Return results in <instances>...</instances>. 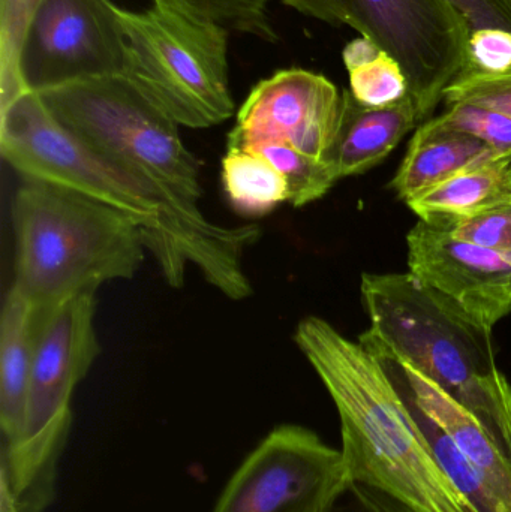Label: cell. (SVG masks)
<instances>
[{"instance_id": "cell-1", "label": "cell", "mask_w": 511, "mask_h": 512, "mask_svg": "<svg viewBox=\"0 0 511 512\" xmlns=\"http://www.w3.org/2000/svg\"><path fill=\"white\" fill-rule=\"evenodd\" d=\"M0 153L21 179L65 186L128 216L173 288L194 265L231 300L251 297L243 254L260 237L257 225L213 224L197 203L101 155L63 128L32 90L0 110Z\"/></svg>"}, {"instance_id": "cell-2", "label": "cell", "mask_w": 511, "mask_h": 512, "mask_svg": "<svg viewBox=\"0 0 511 512\" xmlns=\"http://www.w3.org/2000/svg\"><path fill=\"white\" fill-rule=\"evenodd\" d=\"M294 342L335 403L350 484L380 490L411 512H477L438 465L374 352L318 316L299 322Z\"/></svg>"}, {"instance_id": "cell-3", "label": "cell", "mask_w": 511, "mask_h": 512, "mask_svg": "<svg viewBox=\"0 0 511 512\" xmlns=\"http://www.w3.org/2000/svg\"><path fill=\"white\" fill-rule=\"evenodd\" d=\"M362 298L369 331L467 409L511 462V384L491 328L410 271L363 274Z\"/></svg>"}, {"instance_id": "cell-4", "label": "cell", "mask_w": 511, "mask_h": 512, "mask_svg": "<svg viewBox=\"0 0 511 512\" xmlns=\"http://www.w3.org/2000/svg\"><path fill=\"white\" fill-rule=\"evenodd\" d=\"M17 288L39 315L113 280L146 259L140 228L119 210L65 186L23 179L12 200Z\"/></svg>"}, {"instance_id": "cell-5", "label": "cell", "mask_w": 511, "mask_h": 512, "mask_svg": "<svg viewBox=\"0 0 511 512\" xmlns=\"http://www.w3.org/2000/svg\"><path fill=\"white\" fill-rule=\"evenodd\" d=\"M120 24L123 77L177 125L206 129L233 116L227 29L161 2L140 12L120 8Z\"/></svg>"}, {"instance_id": "cell-6", "label": "cell", "mask_w": 511, "mask_h": 512, "mask_svg": "<svg viewBox=\"0 0 511 512\" xmlns=\"http://www.w3.org/2000/svg\"><path fill=\"white\" fill-rule=\"evenodd\" d=\"M54 119L95 152L198 203L201 162L180 126L123 75L83 78L38 92Z\"/></svg>"}, {"instance_id": "cell-7", "label": "cell", "mask_w": 511, "mask_h": 512, "mask_svg": "<svg viewBox=\"0 0 511 512\" xmlns=\"http://www.w3.org/2000/svg\"><path fill=\"white\" fill-rule=\"evenodd\" d=\"M96 292H86L41 315L20 438L2 447L0 478L20 498L54 469L71 424V400L101 354L95 327Z\"/></svg>"}, {"instance_id": "cell-8", "label": "cell", "mask_w": 511, "mask_h": 512, "mask_svg": "<svg viewBox=\"0 0 511 512\" xmlns=\"http://www.w3.org/2000/svg\"><path fill=\"white\" fill-rule=\"evenodd\" d=\"M300 14L348 26L398 60L425 120L468 68L471 29L447 0H282Z\"/></svg>"}, {"instance_id": "cell-9", "label": "cell", "mask_w": 511, "mask_h": 512, "mask_svg": "<svg viewBox=\"0 0 511 512\" xmlns=\"http://www.w3.org/2000/svg\"><path fill=\"white\" fill-rule=\"evenodd\" d=\"M348 487L341 450L284 424L246 457L213 512H329Z\"/></svg>"}, {"instance_id": "cell-10", "label": "cell", "mask_w": 511, "mask_h": 512, "mask_svg": "<svg viewBox=\"0 0 511 512\" xmlns=\"http://www.w3.org/2000/svg\"><path fill=\"white\" fill-rule=\"evenodd\" d=\"M120 8L111 0H44L24 39V89L42 92L83 78L122 75Z\"/></svg>"}, {"instance_id": "cell-11", "label": "cell", "mask_w": 511, "mask_h": 512, "mask_svg": "<svg viewBox=\"0 0 511 512\" xmlns=\"http://www.w3.org/2000/svg\"><path fill=\"white\" fill-rule=\"evenodd\" d=\"M344 111V92L317 72L284 69L261 80L249 93L227 146L281 141L326 162Z\"/></svg>"}, {"instance_id": "cell-12", "label": "cell", "mask_w": 511, "mask_h": 512, "mask_svg": "<svg viewBox=\"0 0 511 512\" xmlns=\"http://www.w3.org/2000/svg\"><path fill=\"white\" fill-rule=\"evenodd\" d=\"M410 273L488 328L511 312V255L455 239L420 219L407 237Z\"/></svg>"}, {"instance_id": "cell-13", "label": "cell", "mask_w": 511, "mask_h": 512, "mask_svg": "<svg viewBox=\"0 0 511 512\" xmlns=\"http://www.w3.org/2000/svg\"><path fill=\"white\" fill-rule=\"evenodd\" d=\"M419 122L422 116L410 95L389 107L368 108L345 90L341 126L326 162L338 180L366 173L392 153Z\"/></svg>"}, {"instance_id": "cell-14", "label": "cell", "mask_w": 511, "mask_h": 512, "mask_svg": "<svg viewBox=\"0 0 511 512\" xmlns=\"http://www.w3.org/2000/svg\"><path fill=\"white\" fill-rule=\"evenodd\" d=\"M41 315L11 286L0 316V429L2 447L20 438Z\"/></svg>"}, {"instance_id": "cell-15", "label": "cell", "mask_w": 511, "mask_h": 512, "mask_svg": "<svg viewBox=\"0 0 511 512\" xmlns=\"http://www.w3.org/2000/svg\"><path fill=\"white\" fill-rule=\"evenodd\" d=\"M498 156L485 141L465 132L443 128L428 120L408 146L407 155L392 180V189L410 201L447 182L473 165Z\"/></svg>"}, {"instance_id": "cell-16", "label": "cell", "mask_w": 511, "mask_h": 512, "mask_svg": "<svg viewBox=\"0 0 511 512\" xmlns=\"http://www.w3.org/2000/svg\"><path fill=\"white\" fill-rule=\"evenodd\" d=\"M510 201L511 155L473 165L407 204L419 218H428L474 215Z\"/></svg>"}, {"instance_id": "cell-17", "label": "cell", "mask_w": 511, "mask_h": 512, "mask_svg": "<svg viewBox=\"0 0 511 512\" xmlns=\"http://www.w3.org/2000/svg\"><path fill=\"white\" fill-rule=\"evenodd\" d=\"M221 179L228 201L242 215H266L279 204L290 203L284 174L249 147H227Z\"/></svg>"}, {"instance_id": "cell-18", "label": "cell", "mask_w": 511, "mask_h": 512, "mask_svg": "<svg viewBox=\"0 0 511 512\" xmlns=\"http://www.w3.org/2000/svg\"><path fill=\"white\" fill-rule=\"evenodd\" d=\"M227 147H249L269 159L287 179L293 207L308 206L320 200L338 182V177L327 162L311 158L281 141H257L245 146Z\"/></svg>"}, {"instance_id": "cell-19", "label": "cell", "mask_w": 511, "mask_h": 512, "mask_svg": "<svg viewBox=\"0 0 511 512\" xmlns=\"http://www.w3.org/2000/svg\"><path fill=\"white\" fill-rule=\"evenodd\" d=\"M44 0H0V110L26 92L20 56L27 30Z\"/></svg>"}, {"instance_id": "cell-20", "label": "cell", "mask_w": 511, "mask_h": 512, "mask_svg": "<svg viewBox=\"0 0 511 512\" xmlns=\"http://www.w3.org/2000/svg\"><path fill=\"white\" fill-rule=\"evenodd\" d=\"M185 9L213 23L267 42L278 41V33L267 12L269 0H153Z\"/></svg>"}, {"instance_id": "cell-21", "label": "cell", "mask_w": 511, "mask_h": 512, "mask_svg": "<svg viewBox=\"0 0 511 512\" xmlns=\"http://www.w3.org/2000/svg\"><path fill=\"white\" fill-rule=\"evenodd\" d=\"M348 77L351 96L363 107H389L410 93L407 75L387 51L366 65L350 69Z\"/></svg>"}, {"instance_id": "cell-22", "label": "cell", "mask_w": 511, "mask_h": 512, "mask_svg": "<svg viewBox=\"0 0 511 512\" xmlns=\"http://www.w3.org/2000/svg\"><path fill=\"white\" fill-rule=\"evenodd\" d=\"M420 219H428L455 239L511 255V201L474 215Z\"/></svg>"}, {"instance_id": "cell-23", "label": "cell", "mask_w": 511, "mask_h": 512, "mask_svg": "<svg viewBox=\"0 0 511 512\" xmlns=\"http://www.w3.org/2000/svg\"><path fill=\"white\" fill-rule=\"evenodd\" d=\"M443 101L449 105H474L497 111L511 119V69L482 72L467 68L444 89Z\"/></svg>"}, {"instance_id": "cell-24", "label": "cell", "mask_w": 511, "mask_h": 512, "mask_svg": "<svg viewBox=\"0 0 511 512\" xmlns=\"http://www.w3.org/2000/svg\"><path fill=\"white\" fill-rule=\"evenodd\" d=\"M435 123L453 131L465 132L485 141L498 156L511 155V119L497 111L474 105H450Z\"/></svg>"}, {"instance_id": "cell-25", "label": "cell", "mask_w": 511, "mask_h": 512, "mask_svg": "<svg viewBox=\"0 0 511 512\" xmlns=\"http://www.w3.org/2000/svg\"><path fill=\"white\" fill-rule=\"evenodd\" d=\"M468 68L482 72L511 69V32L482 29L471 32L468 39Z\"/></svg>"}, {"instance_id": "cell-26", "label": "cell", "mask_w": 511, "mask_h": 512, "mask_svg": "<svg viewBox=\"0 0 511 512\" xmlns=\"http://www.w3.org/2000/svg\"><path fill=\"white\" fill-rule=\"evenodd\" d=\"M470 26L471 32L504 29L511 32V8L506 0H447Z\"/></svg>"}, {"instance_id": "cell-27", "label": "cell", "mask_w": 511, "mask_h": 512, "mask_svg": "<svg viewBox=\"0 0 511 512\" xmlns=\"http://www.w3.org/2000/svg\"><path fill=\"white\" fill-rule=\"evenodd\" d=\"M54 469L45 472L24 495L18 498L6 480L0 478V512H42L50 499Z\"/></svg>"}, {"instance_id": "cell-28", "label": "cell", "mask_w": 511, "mask_h": 512, "mask_svg": "<svg viewBox=\"0 0 511 512\" xmlns=\"http://www.w3.org/2000/svg\"><path fill=\"white\" fill-rule=\"evenodd\" d=\"M383 51V48L374 39L368 38V36H359V38L348 42L344 53H342V59H344L345 68L350 71V69L359 68V66L377 59Z\"/></svg>"}, {"instance_id": "cell-29", "label": "cell", "mask_w": 511, "mask_h": 512, "mask_svg": "<svg viewBox=\"0 0 511 512\" xmlns=\"http://www.w3.org/2000/svg\"><path fill=\"white\" fill-rule=\"evenodd\" d=\"M351 493L369 512H411L395 499L371 487L350 484Z\"/></svg>"}, {"instance_id": "cell-30", "label": "cell", "mask_w": 511, "mask_h": 512, "mask_svg": "<svg viewBox=\"0 0 511 512\" xmlns=\"http://www.w3.org/2000/svg\"><path fill=\"white\" fill-rule=\"evenodd\" d=\"M329 512H369L357 501L356 496L351 493L350 487H348L347 492L335 502L332 508H330Z\"/></svg>"}, {"instance_id": "cell-31", "label": "cell", "mask_w": 511, "mask_h": 512, "mask_svg": "<svg viewBox=\"0 0 511 512\" xmlns=\"http://www.w3.org/2000/svg\"><path fill=\"white\" fill-rule=\"evenodd\" d=\"M506 3H507V5H509V6H510V8H511V0H506Z\"/></svg>"}]
</instances>
